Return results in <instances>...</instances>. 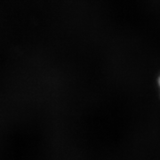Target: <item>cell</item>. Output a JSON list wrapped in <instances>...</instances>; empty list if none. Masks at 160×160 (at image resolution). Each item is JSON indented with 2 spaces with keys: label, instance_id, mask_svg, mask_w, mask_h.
Returning <instances> with one entry per match:
<instances>
[{
  "label": "cell",
  "instance_id": "cell-1",
  "mask_svg": "<svg viewBox=\"0 0 160 160\" xmlns=\"http://www.w3.org/2000/svg\"><path fill=\"white\" fill-rule=\"evenodd\" d=\"M158 85H159V87H160V77H159V78H158Z\"/></svg>",
  "mask_w": 160,
  "mask_h": 160
}]
</instances>
